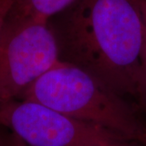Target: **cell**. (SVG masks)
I'll use <instances>...</instances> for the list:
<instances>
[{
  "label": "cell",
  "mask_w": 146,
  "mask_h": 146,
  "mask_svg": "<svg viewBox=\"0 0 146 146\" xmlns=\"http://www.w3.org/2000/svg\"><path fill=\"white\" fill-rule=\"evenodd\" d=\"M51 19L59 61L136 100L145 33L139 0H76Z\"/></svg>",
  "instance_id": "obj_1"
},
{
  "label": "cell",
  "mask_w": 146,
  "mask_h": 146,
  "mask_svg": "<svg viewBox=\"0 0 146 146\" xmlns=\"http://www.w3.org/2000/svg\"><path fill=\"white\" fill-rule=\"evenodd\" d=\"M18 100L46 106L75 119L100 126L123 140L139 142L146 131L134 106L93 75L59 61Z\"/></svg>",
  "instance_id": "obj_2"
},
{
  "label": "cell",
  "mask_w": 146,
  "mask_h": 146,
  "mask_svg": "<svg viewBox=\"0 0 146 146\" xmlns=\"http://www.w3.org/2000/svg\"><path fill=\"white\" fill-rule=\"evenodd\" d=\"M58 62L49 21L8 15L0 33V103L18 99Z\"/></svg>",
  "instance_id": "obj_3"
},
{
  "label": "cell",
  "mask_w": 146,
  "mask_h": 146,
  "mask_svg": "<svg viewBox=\"0 0 146 146\" xmlns=\"http://www.w3.org/2000/svg\"><path fill=\"white\" fill-rule=\"evenodd\" d=\"M0 127L27 146H114L123 140L100 126L25 100L0 103Z\"/></svg>",
  "instance_id": "obj_4"
},
{
  "label": "cell",
  "mask_w": 146,
  "mask_h": 146,
  "mask_svg": "<svg viewBox=\"0 0 146 146\" xmlns=\"http://www.w3.org/2000/svg\"><path fill=\"white\" fill-rule=\"evenodd\" d=\"M76 0H16L9 15L36 21H49Z\"/></svg>",
  "instance_id": "obj_5"
},
{
  "label": "cell",
  "mask_w": 146,
  "mask_h": 146,
  "mask_svg": "<svg viewBox=\"0 0 146 146\" xmlns=\"http://www.w3.org/2000/svg\"><path fill=\"white\" fill-rule=\"evenodd\" d=\"M136 101L142 108L146 110V31L145 33V42L141 55V75Z\"/></svg>",
  "instance_id": "obj_6"
},
{
  "label": "cell",
  "mask_w": 146,
  "mask_h": 146,
  "mask_svg": "<svg viewBox=\"0 0 146 146\" xmlns=\"http://www.w3.org/2000/svg\"><path fill=\"white\" fill-rule=\"evenodd\" d=\"M16 0H0V33Z\"/></svg>",
  "instance_id": "obj_7"
},
{
  "label": "cell",
  "mask_w": 146,
  "mask_h": 146,
  "mask_svg": "<svg viewBox=\"0 0 146 146\" xmlns=\"http://www.w3.org/2000/svg\"><path fill=\"white\" fill-rule=\"evenodd\" d=\"M0 146H27L11 133L7 135L0 134Z\"/></svg>",
  "instance_id": "obj_8"
},
{
  "label": "cell",
  "mask_w": 146,
  "mask_h": 146,
  "mask_svg": "<svg viewBox=\"0 0 146 146\" xmlns=\"http://www.w3.org/2000/svg\"><path fill=\"white\" fill-rule=\"evenodd\" d=\"M114 146H142L140 143L136 141H125V140H119L115 144Z\"/></svg>",
  "instance_id": "obj_9"
},
{
  "label": "cell",
  "mask_w": 146,
  "mask_h": 146,
  "mask_svg": "<svg viewBox=\"0 0 146 146\" xmlns=\"http://www.w3.org/2000/svg\"><path fill=\"white\" fill-rule=\"evenodd\" d=\"M139 3H140V7H141V12H142V16H143L146 31V0H139Z\"/></svg>",
  "instance_id": "obj_10"
}]
</instances>
